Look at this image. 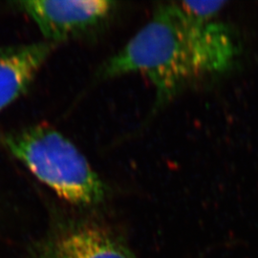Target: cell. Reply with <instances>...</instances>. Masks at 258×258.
<instances>
[{
	"instance_id": "1",
	"label": "cell",
	"mask_w": 258,
	"mask_h": 258,
	"mask_svg": "<svg viewBox=\"0 0 258 258\" xmlns=\"http://www.w3.org/2000/svg\"><path fill=\"white\" fill-rule=\"evenodd\" d=\"M240 54L227 24L187 15L180 3L157 7L152 18L99 70L102 80L144 75L155 90L154 111L171 102L188 84L228 72Z\"/></svg>"
},
{
	"instance_id": "2",
	"label": "cell",
	"mask_w": 258,
	"mask_h": 258,
	"mask_svg": "<svg viewBox=\"0 0 258 258\" xmlns=\"http://www.w3.org/2000/svg\"><path fill=\"white\" fill-rule=\"evenodd\" d=\"M2 144L57 196L77 206L101 203L105 184L87 159L60 132L36 124L7 133Z\"/></svg>"
},
{
	"instance_id": "3",
	"label": "cell",
	"mask_w": 258,
	"mask_h": 258,
	"mask_svg": "<svg viewBox=\"0 0 258 258\" xmlns=\"http://www.w3.org/2000/svg\"><path fill=\"white\" fill-rule=\"evenodd\" d=\"M16 8L37 25L45 41L60 42L102 25L116 9V3L106 0L19 1Z\"/></svg>"
},
{
	"instance_id": "4",
	"label": "cell",
	"mask_w": 258,
	"mask_h": 258,
	"mask_svg": "<svg viewBox=\"0 0 258 258\" xmlns=\"http://www.w3.org/2000/svg\"><path fill=\"white\" fill-rule=\"evenodd\" d=\"M55 46L43 40L0 48V112L27 91Z\"/></svg>"
},
{
	"instance_id": "5",
	"label": "cell",
	"mask_w": 258,
	"mask_h": 258,
	"mask_svg": "<svg viewBox=\"0 0 258 258\" xmlns=\"http://www.w3.org/2000/svg\"><path fill=\"white\" fill-rule=\"evenodd\" d=\"M49 258H133L127 249L105 231L83 228L53 241Z\"/></svg>"
},
{
	"instance_id": "6",
	"label": "cell",
	"mask_w": 258,
	"mask_h": 258,
	"mask_svg": "<svg viewBox=\"0 0 258 258\" xmlns=\"http://www.w3.org/2000/svg\"><path fill=\"white\" fill-rule=\"evenodd\" d=\"M179 3L186 14L201 20H213L227 4L226 1H184Z\"/></svg>"
}]
</instances>
